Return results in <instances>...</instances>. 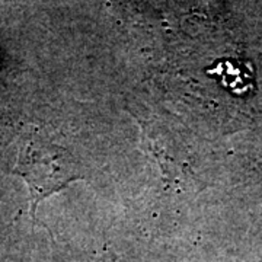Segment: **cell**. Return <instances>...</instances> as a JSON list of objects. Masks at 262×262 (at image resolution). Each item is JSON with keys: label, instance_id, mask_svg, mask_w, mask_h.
Instances as JSON below:
<instances>
[{"label": "cell", "instance_id": "1", "mask_svg": "<svg viewBox=\"0 0 262 262\" xmlns=\"http://www.w3.org/2000/svg\"><path fill=\"white\" fill-rule=\"evenodd\" d=\"M12 172L24 179L28 187L32 215H35L41 201L83 178L82 163L69 150L38 137H32L20 146Z\"/></svg>", "mask_w": 262, "mask_h": 262}]
</instances>
